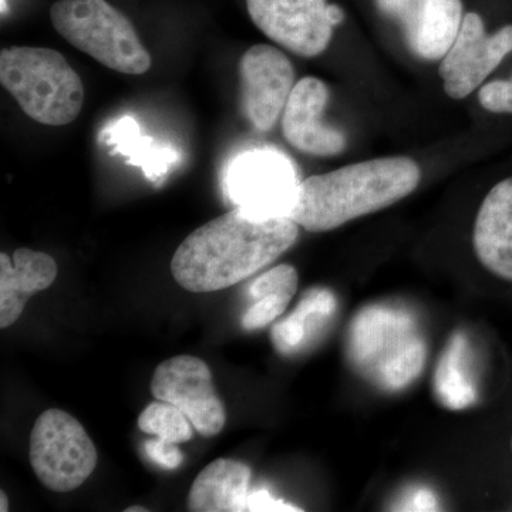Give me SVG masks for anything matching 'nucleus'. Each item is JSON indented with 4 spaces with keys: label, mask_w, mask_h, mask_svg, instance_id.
<instances>
[{
    "label": "nucleus",
    "mask_w": 512,
    "mask_h": 512,
    "mask_svg": "<svg viewBox=\"0 0 512 512\" xmlns=\"http://www.w3.org/2000/svg\"><path fill=\"white\" fill-rule=\"evenodd\" d=\"M192 424L174 404L156 400L148 404L138 417V429L173 443H185L192 439Z\"/></svg>",
    "instance_id": "a211bd4d"
},
{
    "label": "nucleus",
    "mask_w": 512,
    "mask_h": 512,
    "mask_svg": "<svg viewBox=\"0 0 512 512\" xmlns=\"http://www.w3.org/2000/svg\"><path fill=\"white\" fill-rule=\"evenodd\" d=\"M298 284V271L292 265H278L252 282L249 286V295L254 301L269 293H278L292 299L298 291Z\"/></svg>",
    "instance_id": "6ab92c4d"
},
{
    "label": "nucleus",
    "mask_w": 512,
    "mask_h": 512,
    "mask_svg": "<svg viewBox=\"0 0 512 512\" xmlns=\"http://www.w3.org/2000/svg\"><path fill=\"white\" fill-rule=\"evenodd\" d=\"M376 5L399 23L409 49L426 62L443 59L464 18L461 0H376Z\"/></svg>",
    "instance_id": "f8f14e48"
},
{
    "label": "nucleus",
    "mask_w": 512,
    "mask_h": 512,
    "mask_svg": "<svg viewBox=\"0 0 512 512\" xmlns=\"http://www.w3.org/2000/svg\"><path fill=\"white\" fill-rule=\"evenodd\" d=\"M329 89L318 77H303L293 87L282 113V133L299 153L315 157H336L348 146L345 134L323 123Z\"/></svg>",
    "instance_id": "ddd939ff"
},
{
    "label": "nucleus",
    "mask_w": 512,
    "mask_h": 512,
    "mask_svg": "<svg viewBox=\"0 0 512 512\" xmlns=\"http://www.w3.org/2000/svg\"><path fill=\"white\" fill-rule=\"evenodd\" d=\"M53 28L70 45L123 74L150 70V53L124 13L107 0H57L50 8Z\"/></svg>",
    "instance_id": "39448f33"
},
{
    "label": "nucleus",
    "mask_w": 512,
    "mask_h": 512,
    "mask_svg": "<svg viewBox=\"0 0 512 512\" xmlns=\"http://www.w3.org/2000/svg\"><path fill=\"white\" fill-rule=\"evenodd\" d=\"M9 510V501L6 494L0 491V511L5 512Z\"/></svg>",
    "instance_id": "bb28decb"
},
{
    "label": "nucleus",
    "mask_w": 512,
    "mask_h": 512,
    "mask_svg": "<svg viewBox=\"0 0 512 512\" xmlns=\"http://www.w3.org/2000/svg\"><path fill=\"white\" fill-rule=\"evenodd\" d=\"M298 238L291 218L237 207L192 231L175 251L171 272L185 291H222L271 265Z\"/></svg>",
    "instance_id": "f257e3e1"
},
{
    "label": "nucleus",
    "mask_w": 512,
    "mask_h": 512,
    "mask_svg": "<svg viewBox=\"0 0 512 512\" xmlns=\"http://www.w3.org/2000/svg\"><path fill=\"white\" fill-rule=\"evenodd\" d=\"M348 353L353 366L386 392H400L426 366V340L406 309L367 306L349 330Z\"/></svg>",
    "instance_id": "7ed1b4c3"
},
{
    "label": "nucleus",
    "mask_w": 512,
    "mask_h": 512,
    "mask_svg": "<svg viewBox=\"0 0 512 512\" xmlns=\"http://www.w3.org/2000/svg\"><path fill=\"white\" fill-rule=\"evenodd\" d=\"M151 394L178 407L201 436H218L224 430V402L212 383L210 366L200 357L174 356L160 363L151 379Z\"/></svg>",
    "instance_id": "0eeeda50"
},
{
    "label": "nucleus",
    "mask_w": 512,
    "mask_h": 512,
    "mask_svg": "<svg viewBox=\"0 0 512 512\" xmlns=\"http://www.w3.org/2000/svg\"><path fill=\"white\" fill-rule=\"evenodd\" d=\"M328 6L326 0H247L256 28L301 57L322 55L332 42Z\"/></svg>",
    "instance_id": "1a4fd4ad"
},
{
    "label": "nucleus",
    "mask_w": 512,
    "mask_h": 512,
    "mask_svg": "<svg viewBox=\"0 0 512 512\" xmlns=\"http://www.w3.org/2000/svg\"><path fill=\"white\" fill-rule=\"evenodd\" d=\"M97 448L82 423L59 409L37 417L30 433L29 460L40 483L55 493H70L97 467Z\"/></svg>",
    "instance_id": "423d86ee"
},
{
    "label": "nucleus",
    "mask_w": 512,
    "mask_h": 512,
    "mask_svg": "<svg viewBox=\"0 0 512 512\" xmlns=\"http://www.w3.org/2000/svg\"><path fill=\"white\" fill-rule=\"evenodd\" d=\"M0 83L26 116L45 126H66L83 109L82 79L63 55L47 47L3 49Z\"/></svg>",
    "instance_id": "20e7f679"
},
{
    "label": "nucleus",
    "mask_w": 512,
    "mask_h": 512,
    "mask_svg": "<svg viewBox=\"0 0 512 512\" xmlns=\"http://www.w3.org/2000/svg\"><path fill=\"white\" fill-rule=\"evenodd\" d=\"M242 107L255 130L271 131L284 113L295 87V69L278 47H249L239 63Z\"/></svg>",
    "instance_id": "9d476101"
},
{
    "label": "nucleus",
    "mask_w": 512,
    "mask_h": 512,
    "mask_svg": "<svg viewBox=\"0 0 512 512\" xmlns=\"http://www.w3.org/2000/svg\"><path fill=\"white\" fill-rule=\"evenodd\" d=\"M512 52V25L493 35L478 13H466L453 45L441 59L439 74L450 99H467Z\"/></svg>",
    "instance_id": "6e6552de"
},
{
    "label": "nucleus",
    "mask_w": 512,
    "mask_h": 512,
    "mask_svg": "<svg viewBox=\"0 0 512 512\" xmlns=\"http://www.w3.org/2000/svg\"><path fill=\"white\" fill-rule=\"evenodd\" d=\"M478 101L490 113L512 114V77L508 80H494L481 86Z\"/></svg>",
    "instance_id": "4be33fe9"
},
{
    "label": "nucleus",
    "mask_w": 512,
    "mask_h": 512,
    "mask_svg": "<svg viewBox=\"0 0 512 512\" xmlns=\"http://www.w3.org/2000/svg\"><path fill=\"white\" fill-rule=\"evenodd\" d=\"M146 508L138 507V505H134V507L127 508L126 512H146Z\"/></svg>",
    "instance_id": "cd10ccee"
},
{
    "label": "nucleus",
    "mask_w": 512,
    "mask_h": 512,
    "mask_svg": "<svg viewBox=\"0 0 512 512\" xmlns=\"http://www.w3.org/2000/svg\"><path fill=\"white\" fill-rule=\"evenodd\" d=\"M146 454L154 463L163 467L164 470L174 471L184 463L183 451L178 448L177 443L163 439L148 440L144 443Z\"/></svg>",
    "instance_id": "5701e85b"
},
{
    "label": "nucleus",
    "mask_w": 512,
    "mask_h": 512,
    "mask_svg": "<svg viewBox=\"0 0 512 512\" xmlns=\"http://www.w3.org/2000/svg\"><path fill=\"white\" fill-rule=\"evenodd\" d=\"M439 402L451 410H463L477 402V387L468 362V342L457 333L448 342L434 377Z\"/></svg>",
    "instance_id": "f3484780"
},
{
    "label": "nucleus",
    "mask_w": 512,
    "mask_h": 512,
    "mask_svg": "<svg viewBox=\"0 0 512 512\" xmlns=\"http://www.w3.org/2000/svg\"><path fill=\"white\" fill-rule=\"evenodd\" d=\"M252 471L247 464L218 458L198 474L188 493L192 512L247 511Z\"/></svg>",
    "instance_id": "dca6fc26"
},
{
    "label": "nucleus",
    "mask_w": 512,
    "mask_h": 512,
    "mask_svg": "<svg viewBox=\"0 0 512 512\" xmlns=\"http://www.w3.org/2000/svg\"><path fill=\"white\" fill-rule=\"evenodd\" d=\"M247 511L264 512V511H302L301 508L295 507V505L285 503L282 500H276L274 495L269 491L261 490L255 491V493L248 495L247 500Z\"/></svg>",
    "instance_id": "b1692460"
},
{
    "label": "nucleus",
    "mask_w": 512,
    "mask_h": 512,
    "mask_svg": "<svg viewBox=\"0 0 512 512\" xmlns=\"http://www.w3.org/2000/svg\"><path fill=\"white\" fill-rule=\"evenodd\" d=\"M328 18L330 25L335 28V26H339L340 23H343V20H345V10L340 8L339 5H329L328 6Z\"/></svg>",
    "instance_id": "a878e982"
},
{
    "label": "nucleus",
    "mask_w": 512,
    "mask_h": 512,
    "mask_svg": "<svg viewBox=\"0 0 512 512\" xmlns=\"http://www.w3.org/2000/svg\"><path fill=\"white\" fill-rule=\"evenodd\" d=\"M308 338H311V335L306 326L305 316L298 309H295L288 318L279 320L271 332L272 343L282 355L298 352Z\"/></svg>",
    "instance_id": "aec40b11"
},
{
    "label": "nucleus",
    "mask_w": 512,
    "mask_h": 512,
    "mask_svg": "<svg viewBox=\"0 0 512 512\" xmlns=\"http://www.w3.org/2000/svg\"><path fill=\"white\" fill-rule=\"evenodd\" d=\"M420 181V165L410 157L345 165L299 183L288 217L305 231H332L404 200Z\"/></svg>",
    "instance_id": "f03ea898"
},
{
    "label": "nucleus",
    "mask_w": 512,
    "mask_h": 512,
    "mask_svg": "<svg viewBox=\"0 0 512 512\" xmlns=\"http://www.w3.org/2000/svg\"><path fill=\"white\" fill-rule=\"evenodd\" d=\"M397 510L402 511H437L439 510V500L436 495L427 488H416L412 493L404 495L399 503Z\"/></svg>",
    "instance_id": "393cba45"
},
{
    "label": "nucleus",
    "mask_w": 512,
    "mask_h": 512,
    "mask_svg": "<svg viewBox=\"0 0 512 512\" xmlns=\"http://www.w3.org/2000/svg\"><path fill=\"white\" fill-rule=\"evenodd\" d=\"M474 251L494 275L512 282V177L495 184L478 210Z\"/></svg>",
    "instance_id": "4468645a"
},
{
    "label": "nucleus",
    "mask_w": 512,
    "mask_h": 512,
    "mask_svg": "<svg viewBox=\"0 0 512 512\" xmlns=\"http://www.w3.org/2000/svg\"><path fill=\"white\" fill-rule=\"evenodd\" d=\"M291 301L292 299L278 295V293H269V295L255 299L242 316V326L245 330L266 328L286 311Z\"/></svg>",
    "instance_id": "412c9836"
},
{
    "label": "nucleus",
    "mask_w": 512,
    "mask_h": 512,
    "mask_svg": "<svg viewBox=\"0 0 512 512\" xmlns=\"http://www.w3.org/2000/svg\"><path fill=\"white\" fill-rule=\"evenodd\" d=\"M298 185L289 161L265 150L239 158L228 177V192L237 207L265 217H288Z\"/></svg>",
    "instance_id": "9b49d317"
},
{
    "label": "nucleus",
    "mask_w": 512,
    "mask_h": 512,
    "mask_svg": "<svg viewBox=\"0 0 512 512\" xmlns=\"http://www.w3.org/2000/svg\"><path fill=\"white\" fill-rule=\"evenodd\" d=\"M57 264L52 256L19 248L9 258L0 254V328H10L22 316L30 296L52 286Z\"/></svg>",
    "instance_id": "2eb2a0df"
}]
</instances>
